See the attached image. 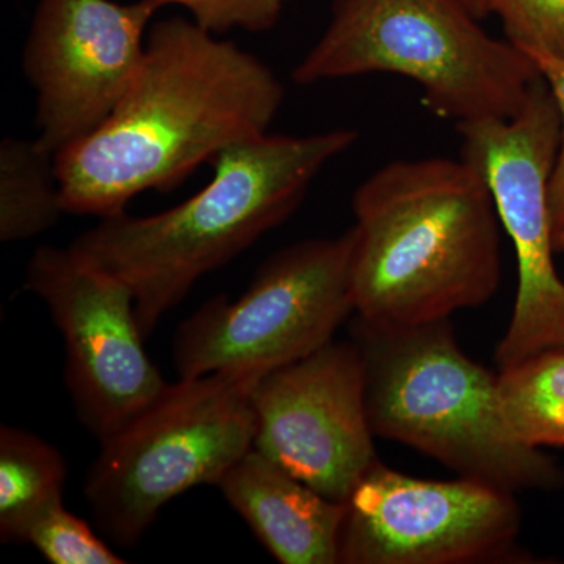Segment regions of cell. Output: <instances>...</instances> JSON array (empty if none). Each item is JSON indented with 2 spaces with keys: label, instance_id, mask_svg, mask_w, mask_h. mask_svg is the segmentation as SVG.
Here are the masks:
<instances>
[{
  "label": "cell",
  "instance_id": "cell-16",
  "mask_svg": "<svg viewBox=\"0 0 564 564\" xmlns=\"http://www.w3.org/2000/svg\"><path fill=\"white\" fill-rule=\"evenodd\" d=\"M505 417L530 447H564V347L497 372Z\"/></svg>",
  "mask_w": 564,
  "mask_h": 564
},
{
  "label": "cell",
  "instance_id": "cell-10",
  "mask_svg": "<svg viewBox=\"0 0 564 564\" xmlns=\"http://www.w3.org/2000/svg\"><path fill=\"white\" fill-rule=\"evenodd\" d=\"M25 289L50 310L65 343V381L74 410L104 443L166 384L144 350L132 292L69 247L33 252Z\"/></svg>",
  "mask_w": 564,
  "mask_h": 564
},
{
  "label": "cell",
  "instance_id": "cell-6",
  "mask_svg": "<svg viewBox=\"0 0 564 564\" xmlns=\"http://www.w3.org/2000/svg\"><path fill=\"white\" fill-rule=\"evenodd\" d=\"M259 380L237 372L180 378L101 443L84 496L110 543L135 547L166 503L217 485L251 451V391Z\"/></svg>",
  "mask_w": 564,
  "mask_h": 564
},
{
  "label": "cell",
  "instance_id": "cell-15",
  "mask_svg": "<svg viewBox=\"0 0 564 564\" xmlns=\"http://www.w3.org/2000/svg\"><path fill=\"white\" fill-rule=\"evenodd\" d=\"M65 214L55 155L36 140L0 144V240L24 242L50 231Z\"/></svg>",
  "mask_w": 564,
  "mask_h": 564
},
{
  "label": "cell",
  "instance_id": "cell-20",
  "mask_svg": "<svg viewBox=\"0 0 564 564\" xmlns=\"http://www.w3.org/2000/svg\"><path fill=\"white\" fill-rule=\"evenodd\" d=\"M532 58L545 84L554 95L562 118V140H560L558 155L549 185V209H551L552 229L555 240L564 234V58L549 54H527Z\"/></svg>",
  "mask_w": 564,
  "mask_h": 564
},
{
  "label": "cell",
  "instance_id": "cell-4",
  "mask_svg": "<svg viewBox=\"0 0 564 564\" xmlns=\"http://www.w3.org/2000/svg\"><path fill=\"white\" fill-rule=\"evenodd\" d=\"M351 337L366 364L375 436L513 494L564 484L563 470L541 448L518 440L503 414L497 373L462 350L451 318L381 326L352 317Z\"/></svg>",
  "mask_w": 564,
  "mask_h": 564
},
{
  "label": "cell",
  "instance_id": "cell-21",
  "mask_svg": "<svg viewBox=\"0 0 564 564\" xmlns=\"http://www.w3.org/2000/svg\"><path fill=\"white\" fill-rule=\"evenodd\" d=\"M477 20H484L494 13L492 0H459Z\"/></svg>",
  "mask_w": 564,
  "mask_h": 564
},
{
  "label": "cell",
  "instance_id": "cell-2",
  "mask_svg": "<svg viewBox=\"0 0 564 564\" xmlns=\"http://www.w3.org/2000/svg\"><path fill=\"white\" fill-rule=\"evenodd\" d=\"M352 214L359 321H448L499 291L502 223L485 177L463 158L386 163L356 188Z\"/></svg>",
  "mask_w": 564,
  "mask_h": 564
},
{
  "label": "cell",
  "instance_id": "cell-7",
  "mask_svg": "<svg viewBox=\"0 0 564 564\" xmlns=\"http://www.w3.org/2000/svg\"><path fill=\"white\" fill-rule=\"evenodd\" d=\"M355 234L311 239L274 252L239 299L218 295L174 334L180 378L218 372L262 378L334 340L355 315Z\"/></svg>",
  "mask_w": 564,
  "mask_h": 564
},
{
  "label": "cell",
  "instance_id": "cell-17",
  "mask_svg": "<svg viewBox=\"0 0 564 564\" xmlns=\"http://www.w3.org/2000/svg\"><path fill=\"white\" fill-rule=\"evenodd\" d=\"M31 544L52 564H121V558L84 519L63 502L35 519L25 533Z\"/></svg>",
  "mask_w": 564,
  "mask_h": 564
},
{
  "label": "cell",
  "instance_id": "cell-1",
  "mask_svg": "<svg viewBox=\"0 0 564 564\" xmlns=\"http://www.w3.org/2000/svg\"><path fill=\"white\" fill-rule=\"evenodd\" d=\"M284 87L269 65L195 21L148 33L139 73L110 117L55 155L65 214L109 217L169 191L223 151L270 132Z\"/></svg>",
  "mask_w": 564,
  "mask_h": 564
},
{
  "label": "cell",
  "instance_id": "cell-19",
  "mask_svg": "<svg viewBox=\"0 0 564 564\" xmlns=\"http://www.w3.org/2000/svg\"><path fill=\"white\" fill-rule=\"evenodd\" d=\"M159 6L185 7L204 31L223 33L231 29L269 31L281 17L285 0H154Z\"/></svg>",
  "mask_w": 564,
  "mask_h": 564
},
{
  "label": "cell",
  "instance_id": "cell-14",
  "mask_svg": "<svg viewBox=\"0 0 564 564\" xmlns=\"http://www.w3.org/2000/svg\"><path fill=\"white\" fill-rule=\"evenodd\" d=\"M66 463L61 452L35 433L0 429V540L24 544L29 527L63 502Z\"/></svg>",
  "mask_w": 564,
  "mask_h": 564
},
{
  "label": "cell",
  "instance_id": "cell-8",
  "mask_svg": "<svg viewBox=\"0 0 564 564\" xmlns=\"http://www.w3.org/2000/svg\"><path fill=\"white\" fill-rule=\"evenodd\" d=\"M464 161L485 177L518 261L513 314L497 345L499 369L564 347V280L554 262L549 185L562 140V118L544 77L510 120L458 126Z\"/></svg>",
  "mask_w": 564,
  "mask_h": 564
},
{
  "label": "cell",
  "instance_id": "cell-22",
  "mask_svg": "<svg viewBox=\"0 0 564 564\" xmlns=\"http://www.w3.org/2000/svg\"><path fill=\"white\" fill-rule=\"evenodd\" d=\"M555 251L556 252H564V234L558 237V239L555 240Z\"/></svg>",
  "mask_w": 564,
  "mask_h": 564
},
{
  "label": "cell",
  "instance_id": "cell-12",
  "mask_svg": "<svg viewBox=\"0 0 564 564\" xmlns=\"http://www.w3.org/2000/svg\"><path fill=\"white\" fill-rule=\"evenodd\" d=\"M154 0H41L24 50L36 91V143L57 155L95 132L129 90Z\"/></svg>",
  "mask_w": 564,
  "mask_h": 564
},
{
  "label": "cell",
  "instance_id": "cell-5",
  "mask_svg": "<svg viewBox=\"0 0 564 564\" xmlns=\"http://www.w3.org/2000/svg\"><path fill=\"white\" fill-rule=\"evenodd\" d=\"M459 0H336L332 22L293 69L296 84L388 73L422 88L426 106L455 121L510 120L541 73L497 40Z\"/></svg>",
  "mask_w": 564,
  "mask_h": 564
},
{
  "label": "cell",
  "instance_id": "cell-3",
  "mask_svg": "<svg viewBox=\"0 0 564 564\" xmlns=\"http://www.w3.org/2000/svg\"><path fill=\"white\" fill-rule=\"evenodd\" d=\"M355 129L313 135L263 133L214 159V177L172 209L102 217L70 250L124 282L144 337L188 295L299 209L315 177L358 141Z\"/></svg>",
  "mask_w": 564,
  "mask_h": 564
},
{
  "label": "cell",
  "instance_id": "cell-13",
  "mask_svg": "<svg viewBox=\"0 0 564 564\" xmlns=\"http://www.w3.org/2000/svg\"><path fill=\"white\" fill-rule=\"evenodd\" d=\"M282 564H339L345 502L328 499L251 448L217 485Z\"/></svg>",
  "mask_w": 564,
  "mask_h": 564
},
{
  "label": "cell",
  "instance_id": "cell-11",
  "mask_svg": "<svg viewBox=\"0 0 564 564\" xmlns=\"http://www.w3.org/2000/svg\"><path fill=\"white\" fill-rule=\"evenodd\" d=\"M251 404L252 448L328 499L345 502L378 459L366 364L352 340L263 375Z\"/></svg>",
  "mask_w": 564,
  "mask_h": 564
},
{
  "label": "cell",
  "instance_id": "cell-9",
  "mask_svg": "<svg viewBox=\"0 0 564 564\" xmlns=\"http://www.w3.org/2000/svg\"><path fill=\"white\" fill-rule=\"evenodd\" d=\"M514 496L474 478L411 477L377 459L345 500L340 564L511 562L522 527Z\"/></svg>",
  "mask_w": 564,
  "mask_h": 564
},
{
  "label": "cell",
  "instance_id": "cell-18",
  "mask_svg": "<svg viewBox=\"0 0 564 564\" xmlns=\"http://www.w3.org/2000/svg\"><path fill=\"white\" fill-rule=\"evenodd\" d=\"M492 6L516 47L564 58V0H492Z\"/></svg>",
  "mask_w": 564,
  "mask_h": 564
}]
</instances>
